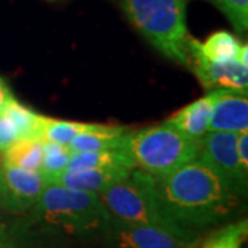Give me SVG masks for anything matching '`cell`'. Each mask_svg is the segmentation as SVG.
Wrapping results in <instances>:
<instances>
[{
	"instance_id": "obj_6",
	"label": "cell",
	"mask_w": 248,
	"mask_h": 248,
	"mask_svg": "<svg viewBox=\"0 0 248 248\" xmlns=\"http://www.w3.org/2000/svg\"><path fill=\"white\" fill-rule=\"evenodd\" d=\"M237 134L213 131L200 140L199 157L217 170L239 193L247 187V174L239 161L236 149Z\"/></svg>"
},
{
	"instance_id": "obj_13",
	"label": "cell",
	"mask_w": 248,
	"mask_h": 248,
	"mask_svg": "<svg viewBox=\"0 0 248 248\" xmlns=\"http://www.w3.org/2000/svg\"><path fill=\"white\" fill-rule=\"evenodd\" d=\"M125 134V128L123 127L94 124L90 131L78 134L68 145V148L72 153L122 149Z\"/></svg>"
},
{
	"instance_id": "obj_7",
	"label": "cell",
	"mask_w": 248,
	"mask_h": 248,
	"mask_svg": "<svg viewBox=\"0 0 248 248\" xmlns=\"http://www.w3.org/2000/svg\"><path fill=\"white\" fill-rule=\"evenodd\" d=\"M47 181L40 171L3 164L0 205L11 213H24L35 207Z\"/></svg>"
},
{
	"instance_id": "obj_8",
	"label": "cell",
	"mask_w": 248,
	"mask_h": 248,
	"mask_svg": "<svg viewBox=\"0 0 248 248\" xmlns=\"http://www.w3.org/2000/svg\"><path fill=\"white\" fill-rule=\"evenodd\" d=\"M110 248H189L192 247L166 229L112 219L105 228Z\"/></svg>"
},
{
	"instance_id": "obj_12",
	"label": "cell",
	"mask_w": 248,
	"mask_h": 248,
	"mask_svg": "<svg viewBox=\"0 0 248 248\" xmlns=\"http://www.w3.org/2000/svg\"><path fill=\"white\" fill-rule=\"evenodd\" d=\"M211 110H213V93H208L203 98L178 110L175 115L170 117L167 123L174 125L189 138L200 141L208 133Z\"/></svg>"
},
{
	"instance_id": "obj_2",
	"label": "cell",
	"mask_w": 248,
	"mask_h": 248,
	"mask_svg": "<svg viewBox=\"0 0 248 248\" xmlns=\"http://www.w3.org/2000/svg\"><path fill=\"white\" fill-rule=\"evenodd\" d=\"M127 18L163 55L189 65L186 0H120Z\"/></svg>"
},
{
	"instance_id": "obj_9",
	"label": "cell",
	"mask_w": 248,
	"mask_h": 248,
	"mask_svg": "<svg viewBox=\"0 0 248 248\" xmlns=\"http://www.w3.org/2000/svg\"><path fill=\"white\" fill-rule=\"evenodd\" d=\"M189 65L207 90H248V68H244L237 60L214 62L204 58L196 48L195 39L189 40Z\"/></svg>"
},
{
	"instance_id": "obj_16",
	"label": "cell",
	"mask_w": 248,
	"mask_h": 248,
	"mask_svg": "<svg viewBox=\"0 0 248 248\" xmlns=\"http://www.w3.org/2000/svg\"><path fill=\"white\" fill-rule=\"evenodd\" d=\"M1 113L7 116L11 120V123L14 124V127L17 130L18 140H22V138L42 140L45 116L39 115L32 109L22 105L14 97H11L7 101Z\"/></svg>"
},
{
	"instance_id": "obj_17",
	"label": "cell",
	"mask_w": 248,
	"mask_h": 248,
	"mask_svg": "<svg viewBox=\"0 0 248 248\" xmlns=\"http://www.w3.org/2000/svg\"><path fill=\"white\" fill-rule=\"evenodd\" d=\"M195 46L204 58L214 62H228L237 60L241 43L229 32L219 31L208 36L204 43L195 40Z\"/></svg>"
},
{
	"instance_id": "obj_1",
	"label": "cell",
	"mask_w": 248,
	"mask_h": 248,
	"mask_svg": "<svg viewBox=\"0 0 248 248\" xmlns=\"http://www.w3.org/2000/svg\"><path fill=\"white\" fill-rule=\"evenodd\" d=\"M153 187L169 231L190 246L204 231L226 221L241 196L199 156L167 175L153 177Z\"/></svg>"
},
{
	"instance_id": "obj_3",
	"label": "cell",
	"mask_w": 248,
	"mask_h": 248,
	"mask_svg": "<svg viewBox=\"0 0 248 248\" xmlns=\"http://www.w3.org/2000/svg\"><path fill=\"white\" fill-rule=\"evenodd\" d=\"M122 149L134 169L163 177L199 156L200 141L189 138L167 122L127 133Z\"/></svg>"
},
{
	"instance_id": "obj_24",
	"label": "cell",
	"mask_w": 248,
	"mask_h": 248,
	"mask_svg": "<svg viewBox=\"0 0 248 248\" xmlns=\"http://www.w3.org/2000/svg\"><path fill=\"white\" fill-rule=\"evenodd\" d=\"M11 97H13V95H11V93H10L7 84L4 83V80L0 79V113L3 112V109L6 107L7 101H9Z\"/></svg>"
},
{
	"instance_id": "obj_15",
	"label": "cell",
	"mask_w": 248,
	"mask_h": 248,
	"mask_svg": "<svg viewBox=\"0 0 248 248\" xmlns=\"http://www.w3.org/2000/svg\"><path fill=\"white\" fill-rule=\"evenodd\" d=\"M102 167H127L134 170L131 160L124 153L123 149L95 152H76L72 153L68 171H80V170L102 169Z\"/></svg>"
},
{
	"instance_id": "obj_19",
	"label": "cell",
	"mask_w": 248,
	"mask_h": 248,
	"mask_svg": "<svg viewBox=\"0 0 248 248\" xmlns=\"http://www.w3.org/2000/svg\"><path fill=\"white\" fill-rule=\"evenodd\" d=\"M72 152L68 146L60 143L45 141V153L40 166V172L47 181V184L54 182V179L68 169Z\"/></svg>"
},
{
	"instance_id": "obj_23",
	"label": "cell",
	"mask_w": 248,
	"mask_h": 248,
	"mask_svg": "<svg viewBox=\"0 0 248 248\" xmlns=\"http://www.w3.org/2000/svg\"><path fill=\"white\" fill-rule=\"evenodd\" d=\"M236 149H237V156L241 167L246 172H248V131L237 134Z\"/></svg>"
},
{
	"instance_id": "obj_11",
	"label": "cell",
	"mask_w": 248,
	"mask_h": 248,
	"mask_svg": "<svg viewBox=\"0 0 248 248\" xmlns=\"http://www.w3.org/2000/svg\"><path fill=\"white\" fill-rule=\"evenodd\" d=\"M131 172L127 167H102V169L80 170V171H68L65 170L51 184H60L62 186L83 190L101 193L117 181L125 178Z\"/></svg>"
},
{
	"instance_id": "obj_27",
	"label": "cell",
	"mask_w": 248,
	"mask_h": 248,
	"mask_svg": "<svg viewBox=\"0 0 248 248\" xmlns=\"http://www.w3.org/2000/svg\"><path fill=\"white\" fill-rule=\"evenodd\" d=\"M7 239V234H6V231H4V226L0 223V240Z\"/></svg>"
},
{
	"instance_id": "obj_22",
	"label": "cell",
	"mask_w": 248,
	"mask_h": 248,
	"mask_svg": "<svg viewBox=\"0 0 248 248\" xmlns=\"http://www.w3.org/2000/svg\"><path fill=\"white\" fill-rule=\"evenodd\" d=\"M18 135L14 124L11 123L7 116L0 113V151H4L14 141H17Z\"/></svg>"
},
{
	"instance_id": "obj_18",
	"label": "cell",
	"mask_w": 248,
	"mask_h": 248,
	"mask_svg": "<svg viewBox=\"0 0 248 248\" xmlns=\"http://www.w3.org/2000/svg\"><path fill=\"white\" fill-rule=\"evenodd\" d=\"M93 127H94V124L78 123V122H68V120L45 117L43 130H42V140L46 142H54V143L68 146L78 134L90 131Z\"/></svg>"
},
{
	"instance_id": "obj_10",
	"label": "cell",
	"mask_w": 248,
	"mask_h": 248,
	"mask_svg": "<svg viewBox=\"0 0 248 248\" xmlns=\"http://www.w3.org/2000/svg\"><path fill=\"white\" fill-rule=\"evenodd\" d=\"M213 110L210 117L208 133L240 134L248 130L247 91L231 89L211 90Z\"/></svg>"
},
{
	"instance_id": "obj_25",
	"label": "cell",
	"mask_w": 248,
	"mask_h": 248,
	"mask_svg": "<svg viewBox=\"0 0 248 248\" xmlns=\"http://www.w3.org/2000/svg\"><path fill=\"white\" fill-rule=\"evenodd\" d=\"M237 61L244 66V68H248V47L247 45H241L240 47L239 55H237Z\"/></svg>"
},
{
	"instance_id": "obj_20",
	"label": "cell",
	"mask_w": 248,
	"mask_h": 248,
	"mask_svg": "<svg viewBox=\"0 0 248 248\" xmlns=\"http://www.w3.org/2000/svg\"><path fill=\"white\" fill-rule=\"evenodd\" d=\"M247 234V222L232 223L207 240L203 248H240Z\"/></svg>"
},
{
	"instance_id": "obj_4",
	"label": "cell",
	"mask_w": 248,
	"mask_h": 248,
	"mask_svg": "<svg viewBox=\"0 0 248 248\" xmlns=\"http://www.w3.org/2000/svg\"><path fill=\"white\" fill-rule=\"evenodd\" d=\"M33 208L36 221L75 234L105 229L110 221L98 193L60 184H47Z\"/></svg>"
},
{
	"instance_id": "obj_21",
	"label": "cell",
	"mask_w": 248,
	"mask_h": 248,
	"mask_svg": "<svg viewBox=\"0 0 248 248\" xmlns=\"http://www.w3.org/2000/svg\"><path fill=\"white\" fill-rule=\"evenodd\" d=\"M231 21L233 28L244 33L248 28V0H210Z\"/></svg>"
},
{
	"instance_id": "obj_5",
	"label": "cell",
	"mask_w": 248,
	"mask_h": 248,
	"mask_svg": "<svg viewBox=\"0 0 248 248\" xmlns=\"http://www.w3.org/2000/svg\"><path fill=\"white\" fill-rule=\"evenodd\" d=\"M98 196L112 219L169 231L167 222L156 202L153 177L141 170H131L127 177L109 186Z\"/></svg>"
},
{
	"instance_id": "obj_14",
	"label": "cell",
	"mask_w": 248,
	"mask_h": 248,
	"mask_svg": "<svg viewBox=\"0 0 248 248\" xmlns=\"http://www.w3.org/2000/svg\"><path fill=\"white\" fill-rule=\"evenodd\" d=\"M45 153V141L22 138L14 141L3 151V161L7 166L39 171Z\"/></svg>"
},
{
	"instance_id": "obj_26",
	"label": "cell",
	"mask_w": 248,
	"mask_h": 248,
	"mask_svg": "<svg viewBox=\"0 0 248 248\" xmlns=\"http://www.w3.org/2000/svg\"><path fill=\"white\" fill-rule=\"evenodd\" d=\"M3 151H0V186H1V172H3Z\"/></svg>"
}]
</instances>
